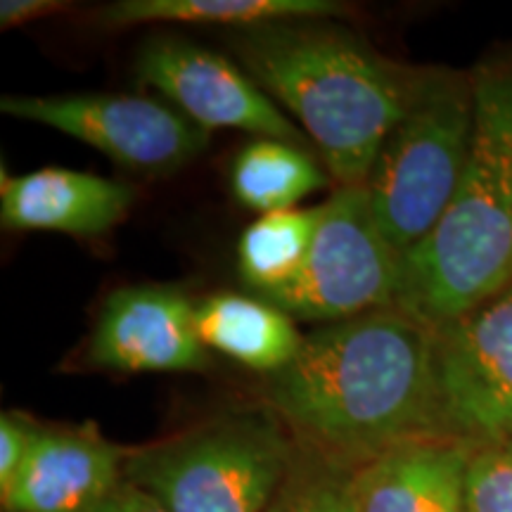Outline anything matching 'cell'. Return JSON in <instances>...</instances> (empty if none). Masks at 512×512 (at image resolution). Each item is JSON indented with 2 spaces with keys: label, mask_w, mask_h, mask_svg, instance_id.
<instances>
[{
  "label": "cell",
  "mask_w": 512,
  "mask_h": 512,
  "mask_svg": "<svg viewBox=\"0 0 512 512\" xmlns=\"http://www.w3.org/2000/svg\"><path fill=\"white\" fill-rule=\"evenodd\" d=\"M128 183L86 171L46 169L0 176V223L5 230H57L76 238L105 235L124 221L133 202Z\"/></svg>",
  "instance_id": "obj_13"
},
{
  "label": "cell",
  "mask_w": 512,
  "mask_h": 512,
  "mask_svg": "<svg viewBox=\"0 0 512 512\" xmlns=\"http://www.w3.org/2000/svg\"><path fill=\"white\" fill-rule=\"evenodd\" d=\"M8 117L55 128L133 171H174L202 155L209 131L140 95H5Z\"/></svg>",
  "instance_id": "obj_8"
},
{
  "label": "cell",
  "mask_w": 512,
  "mask_h": 512,
  "mask_svg": "<svg viewBox=\"0 0 512 512\" xmlns=\"http://www.w3.org/2000/svg\"><path fill=\"white\" fill-rule=\"evenodd\" d=\"M228 43L256 86L299 119L339 185H366L425 74L335 19L230 29Z\"/></svg>",
  "instance_id": "obj_2"
},
{
  "label": "cell",
  "mask_w": 512,
  "mask_h": 512,
  "mask_svg": "<svg viewBox=\"0 0 512 512\" xmlns=\"http://www.w3.org/2000/svg\"><path fill=\"white\" fill-rule=\"evenodd\" d=\"M351 475L354 470L299 446L297 463L266 512H358Z\"/></svg>",
  "instance_id": "obj_18"
},
{
  "label": "cell",
  "mask_w": 512,
  "mask_h": 512,
  "mask_svg": "<svg viewBox=\"0 0 512 512\" xmlns=\"http://www.w3.org/2000/svg\"><path fill=\"white\" fill-rule=\"evenodd\" d=\"M140 81L164 93L190 121L202 128H238L256 138L302 145L304 133L278 110L226 55L174 36L143 43L136 60Z\"/></svg>",
  "instance_id": "obj_9"
},
{
  "label": "cell",
  "mask_w": 512,
  "mask_h": 512,
  "mask_svg": "<svg viewBox=\"0 0 512 512\" xmlns=\"http://www.w3.org/2000/svg\"><path fill=\"white\" fill-rule=\"evenodd\" d=\"M475 131L472 72L425 67L413 105L380 147L366 190L399 254L422 245L456 195Z\"/></svg>",
  "instance_id": "obj_4"
},
{
  "label": "cell",
  "mask_w": 512,
  "mask_h": 512,
  "mask_svg": "<svg viewBox=\"0 0 512 512\" xmlns=\"http://www.w3.org/2000/svg\"><path fill=\"white\" fill-rule=\"evenodd\" d=\"M88 512H169L155 496L147 494L133 482L124 479L117 489L112 491L105 501H100L93 510Z\"/></svg>",
  "instance_id": "obj_22"
},
{
  "label": "cell",
  "mask_w": 512,
  "mask_h": 512,
  "mask_svg": "<svg viewBox=\"0 0 512 512\" xmlns=\"http://www.w3.org/2000/svg\"><path fill=\"white\" fill-rule=\"evenodd\" d=\"M475 131L439 226L403 256L394 309L437 330L512 285V50L477 64Z\"/></svg>",
  "instance_id": "obj_3"
},
{
  "label": "cell",
  "mask_w": 512,
  "mask_h": 512,
  "mask_svg": "<svg viewBox=\"0 0 512 512\" xmlns=\"http://www.w3.org/2000/svg\"><path fill=\"white\" fill-rule=\"evenodd\" d=\"M268 411L304 451L356 470L401 441L444 434L434 330L396 309L330 323L268 375Z\"/></svg>",
  "instance_id": "obj_1"
},
{
  "label": "cell",
  "mask_w": 512,
  "mask_h": 512,
  "mask_svg": "<svg viewBox=\"0 0 512 512\" xmlns=\"http://www.w3.org/2000/svg\"><path fill=\"white\" fill-rule=\"evenodd\" d=\"M72 10V3L64 0H3L0 3V29H19L24 24L36 22Z\"/></svg>",
  "instance_id": "obj_21"
},
{
  "label": "cell",
  "mask_w": 512,
  "mask_h": 512,
  "mask_svg": "<svg viewBox=\"0 0 512 512\" xmlns=\"http://www.w3.org/2000/svg\"><path fill=\"white\" fill-rule=\"evenodd\" d=\"M128 448L95 427L41 425L27 463L8 494L5 512H88L124 482Z\"/></svg>",
  "instance_id": "obj_11"
},
{
  "label": "cell",
  "mask_w": 512,
  "mask_h": 512,
  "mask_svg": "<svg viewBox=\"0 0 512 512\" xmlns=\"http://www.w3.org/2000/svg\"><path fill=\"white\" fill-rule=\"evenodd\" d=\"M41 425L27 415L5 411L0 415V496L8 494L19 470L27 463Z\"/></svg>",
  "instance_id": "obj_20"
},
{
  "label": "cell",
  "mask_w": 512,
  "mask_h": 512,
  "mask_svg": "<svg viewBox=\"0 0 512 512\" xmlns=\"http://www.w3.org/2000/svg\"><path fill=\"white\" fill-rule=\"evenodd\" d=\"M195 320L204 347L264 375L290 366L306 337L290 313L266 299L233 292H216L202 299Z\"/></svg>",
  "instance_id": "obj_14"
},
{
  "label": "cell",
  "mask_w": 512,
  "mask_h": 512,
  "mask_svg": "<svg viewBox=\"0 0 512 512\" xmlns=\"http://www.w3.org/2000/svg\"><path fill=\"white\" fill-rule=\"evenodd\" d=\"M467 512H512V448H477L467 479Z\"/></svg>",
  "instance_id": "obj_19"
},
{
  "label": "cell",
  "mask_w": 512,
  "mask_h": 512,
  "mask_svg": "<svg viewBox=\"0 0 512 512\" xmlns=\"http://www.w3.org/2000/svg\"><path fill=\"white\" fill-rule=\"evenodd\" d=\"M297 456L278 415L247 411L128 451L124 479L169 512H266Z\"/></svg>",
  "instance_id": "obj_5"
},
{
  "label": "cell",
  "mask_w": 512,
  "mask_h": 512,
  "mask_svg": "<svg viewBox=\"0 0 512 512\" xmlns=\"http://www.w3.org/2000/svg\"><path fill=\"white\" fill-rule=\"evenodd\" d=\"M441 430L475 448L512 444V285L434 330Z\"/></svg>",
  "instance_id": "obj_7"
},
{
  "label": "cell",
  "mask_w": 512,
  "mask_h": 512,
  "mask_svg": "<svg viewBox=\"0 0 512 512\" xmlns=\"http://www.w3.org/2000/svg\"><path fill=\"white\" fill-rule=\"evenodd\" d=\"M337 0H119L98 12L100 29L138 24H214L245 29L287 19H335L347 15Z\"/></svg>",
  "instance_id": "obj_15"
},
{
  "label": "cell",
  "mask_w": 512,
  "mask_h": 512,
  "mask_svg": "<svg viewBox=\"0 0 512 512\" xmlns=\"http://www.w3.org/2000/svg\"><path fill=\"white\" fill-rule=\"evenodd\" d=\"M510 448H512V444H510Z\"/></svg>",
  "instance_id": "obj_23"
},
{
  "label": "cell",
  "mask_w": 512,
  "mask_h": 512,
  "mask_svg": "<svg viewBox=\"0 0 512 512\" xmlns=\"http://www.w3.org/2000/svg\"><path fill=\"white\" fill-rule=\"evenodd\" d=\"M197 304L162 285L112 292L95 323L88 358L119 373H202L209 366L195 320Z\"/></svg>",
  "instance_id": "obj_10"
},
{
  "label": "cell",
  "mask_w": 512,
  "mask_h": 512,
  "mask_svg": "<svg viewBox=\"0 0 512 512\" xmlns=\"http://www.w3.org/2000/svg\"><path fill=\"white\" fill-rule=\"evenodd\" d=\"M297 278L266 302L304 320H349L394 309L403 254L384 238L366 185H339Z\"/></svg>",
  "instance_id": "obj_6"
},
{
  "label": "cell",
  "mask_w": 512,
  "mask_h": 512,
  "mask_svg": "<svg viewBox=\"0 0 512 512\" xmlns=\"http://www.w3.org/2000/svg\"><path fill=\"white\" fill-rule=\"evenodd\" d=\"M325 181L323 169L302 145L275 138H254L230 166L235 200L261 214L297 209L294 204L323 188Z\"/></svg>",
  "instance_id": "obj_16"
},
{
  "label": "cell",
  "mask_w": 512,
  "mask_h": 512,
  "mask_svg": "<svg viewBox=\"0 0 512 512\" xmlns=\"http://www.w3.org/2000/svg\"><path fill=\"white\" fill-rule=\"evenodd\" d=\"M325 204L311 209H285L261 214L238 242L242 280L261 299L283 290L306 264L323 221Z\"/></svg>",
  "instance_id": "obj_17"
},
{
  "label": "cell",
  "mask_w": 512,
  "mask_h": 512,
  "mask_svg": "<svg viewBox=\"0 0 512 512\" xmlns=\"http://www.w3.org/2000/svg\"><path fill=\"white\" fill-rule=\"evenodd\" d=\"M477 448L451 434L401 441L351 475L358 512H467Z\"/></svg>",
  "instance_id": "obj_12"
}]
</instances>
